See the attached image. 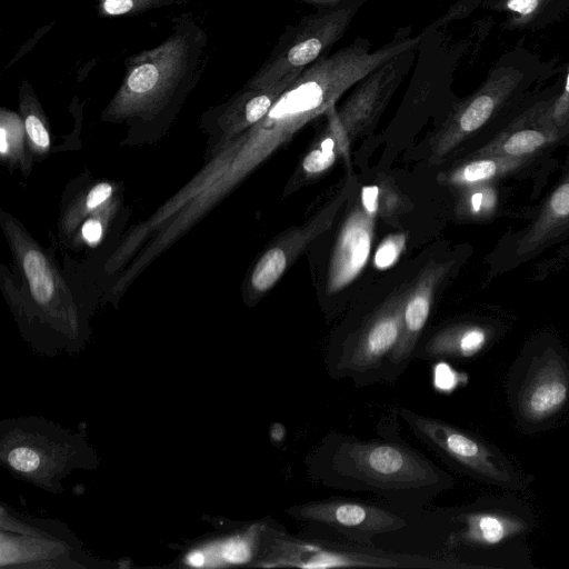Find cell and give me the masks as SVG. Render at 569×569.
Returning <instances> with one entry per match:
<instances>
[{"instance_id": "cell-2", "label": "cell", "mask_w": 569, "mask_h": 569, "mask_svg": "<svg viewBox=\"0 0 569 569\" xmlns=\"http://www.w3.org/2000/svg\"><path fill=\"white\" fill-rule=\"evenodd\" d=\"M262 568L328 569L367 568H439L450 565L419 556L388 552L352 542L336 543L301 539L276 525L266 522L259 555L253 562Z\"/></svg>"}, {"instance_id": "cell-1", "label": "cell", "mask_w": 569, "mask_h": 569, "mask_svg": "<svg viewBox=\"0 0 569 569\" xmlns=\"http://www.w3.org/2000/svg\"><path fill=\"white\" fill-rule=\"evenodd\" d=\"M308 477L325 487L375 493L397 508H422L453 479L407 443L326 436L306 457Z\"/></svg>"}, {"instance_id": "cell-12", "label": "cell", "mask_w": 569, "mask_h": 569, "mask_svg": "<svg viewBox=\"0 0 569 569\" xmlns=\"http://www.w3.org/2000/svg\"><path fill=\"white\" fill-rule=\"evenodd\" d=\"M569 229V170L516 242V253L528 256Z\"/></svg>"}, {"instance_id": "cell-24", "label": "cell", "mask_w": 569, "mask_h": 569, "mask_svg": "<svg viewBox=\"0 0 569 569\" xmlns=\"http://www.w3.org/2000/svg\"><path fill=\"white\" fill-rule=\"evenodd\" d=\"M101 233V224L97 220H88L82 226V236L90 243L98 242Z\"/></svg>"}, {"instance_id": "cell-11", "label": "cell", "mask_w": 569, "mask_h": 569, "mask_svg": "<svg viewBox=\"0 0 569 569\" xmlns=\"http://www.w3.org/2000/svg\"><path fill=\"white\" fill-rule=\"evenodd\" d=\"M371 246V222L355 213L346 223L335 251L329 289L337 290L352 281L365 267Z\"/></svg>"}, {"instance_id": "cell-3", "label": "cell", "mask_w": 569, "mask_h": 569, "mask_svg": "<svg viewBox=\"0 0 569 569\" xmlns=\"http://www.w3.org/2000/svg\"><path fill=\"white\" fill-rule=\"evenodd\" d=\"M367 1L353 0L332 8H319L288 26L268 59L247 84L264 88L290 73L302 72L328 54Z\"/></svg>"}, {"instance_id": "cell-6", "label": "cell", "mask_w": 569, "mask_h": 569, "mask_svg": "<svg viewBox=\"0 0 569 569\" xmlns=\"http://www.w3.org/2000/svg\"><path fill=\"white\" fill-rule=\"evenodd\" d=\"M517 413L525 421L539 423L556 416L569 399V367L551 349L529 363L516 391Z\"/></svg>"}, {"instance_id": "cell-8", "label": "cell", "mask_w": 569, "mask_h": 569, "mask_svg": "<svg viewBox=\"0 0 569 569\" xmlns=\"http://www.w3.org/2000/svg\"><path fill=\"white\" fill-rule=\"evenodd\" d=\"M522 76L513 68L493 71L471 96L459 102L442 129L443 149L447 151L481 129L511 98Z\"/></svg>"}, {"instance_id": "cell-17", "label": "cell", "mask_w": 569, "mask_h": 569, "mask_svg": "<svg viewBox=\"0 0 569 569\" xmlns=\"http://www.w3.org/2000/svg\"><path fill=\"white\" fill-rule=\"evenodd\" d=\"M335 137L321 141L318 149L312 150L303 160V169L308 173H319L328 169L335 161Z\"/></svg>"}, {"instance_id": "cell-16", "label": "cell", "mask_w": 569, "mask_h": 569, "mask_svg": "<svg viewBox=\"0 0 569 569\" xmlns=\"http://www.w3.org/2000/svg\"><path fill=\"white\" fill-rule=\"evenodd\" d=\"M287 266V257L279 247L267 251L256 266L251 282L254 289L264 291L280 278Z\"/></svg>"}, {"instance_id": "cell-26", "label": "cell", "mask_w": 569, "mask_h": 569, "mask_svg": "<svg viewBox=\"0 0 569 569\" xmlns=\"http://www.w3.org/2000/svg\"><path fill=\"white\" fill-rule=\"evenodd\" d=\"M306 4L319 8H332L353 0H297Z\"/></svg>"}, {"instance_id": "cell-23", "label": "cell", "mask_w": 569, "mask_h": 569, "mask_svg": "<svg viewBox=\"0 0 569 569\" xmlns=\"http://www.w3.org/2000/svg\"><path fill=\"white\" fill-rule=\"evenodd\" d=\"M111 194V186L108 183H99L96 186L87 198V206L89 209H93L109 198Z\"/></svg>"}, {"instance_id": "cell-14", "label": "cell", "mask_w": 569, "mask_h": 569, "mask_svg": "<svg viewBox=\"0 0 569 569\" xmlns=\"http://www.w3.org/2000/svg\"><path fill=\"white\" fill-rule=\"evenodd\" d=\"M529 160L526 157L477 156L455 173V179L468 183L485 182L515 172Z\"/></svg>"}, {"instance_id": "cell-9", "label": "cell", "mask_w": 569, "mask_h": 569, "mask_svg": "<svg viewBox=\"0 0 569 569\" xmlns=\"http://www.w3.org/2000/svg\"><path fill=\"white\" fill-rule=\"evenodd\" d=\"M550 104H538L519 116L477 156L530 158L560 138V128L549 120Z\"/></svg>"}, {"instance_id": "cell-21", "label": "cell", "mask_w": 569, "mask_h": 569, "mask_svg": "<svg viewBox=\"0 0 569 569\" xmlns=\"http://www.w3.org/2000/svg\"><path fill=\"white\" fill-rule=\"evenodd\" d=\"M546 0H503L506 10L517 14L521 20H528L542 8Z\"/></svg>"}, {"instance_id": "cell-7", "label": "cell", "mask_w": 569, "mask_h": 569, "mask_svg": "<svg viewBox=\"0 0 569 569\" xmlns=\"http://www.w3.org/2000/svg\"><path fill=\"white\" fill-rule=\"evenodd\" d=\"M419 46L393 56L356 83L338 113L347 130H359L380 114L413 66Z\"/></svg>"}, {"instance_id": "cell-13", "label": "cell", "mask_w": 569, "mask_h": 569, "mask_svg": "<svg viewBox=\"0 0 569 569\" xmlns=\"http://www.w3.org/2000/svg\"><path fill=\"white\" fill-rule=\"evenodd\" d=\"M487 331L479 326H458L438 332L423 349L425 357L469 358L486 345Z\"/></svg>"}, {"instance_id": "cell-20", "label": "cell", "mask_w": 569, "mask_h": 569, "mask_svg": "<svg viewBox=\"0 0 569 569\" xmlns=\"http://www.w3.org/2000/svg\"><path fill=\"white\" fill-rule=\"evenodd\" d=\"M569 118V70L566 78V84L558 99H553L549 108L550 121L561 128Z\"/></svg>"}, {"instance_id": "cell-19", "label": "cell", "mask_w": 569, "mask_h": 569, "mask_svg": "<svg viewBox=\"0 0 569 569\" xmlns=\"http://www.w3.org/2000/svg\"><path fill=\"white\" fill-rule=\"evenodd\" d=\"M402 248V240L398 237L386 239L377 249L375 264L379 269L391 267L398 259Z\"/></svg>"}, {"instance_id": "cell-15", "label": "cell", "mask_w": 569, "mask_h": 569, "mask_svg": "<svg viewBox=\"0 0 569 569\" xmlns=\"http://www.w3.org/2000/svg\"><path fill=\"white\" fill-rule=\"evenodd\" d=\"M23 269L33 298L40 303L48 302L53 293V281L47 270L44 257L36 250H30L24 256Z\"/></svg>"}, {"instance_id": "cell-22", "label": "cell", "mask_w": 569, "mask_h": 569, "mask_svg": "<svg viewBox=\"0 0 569 569\" xmlns=\"http://www.w3.org/2000/svg\"><path fill=\"white\" fill-rule=\"evenodd\" d=\"M24 127L28 136L34 144L43 149L49 147V133L41 120L36 114L27 116L24 120Z\"/></svg>"}, {"instance_id": "cell-4", "label": "cell", "mask_w": 569, "mask_h": 569, "mask_svg": "<svg viewBox=\"0 0 569 569\" xmlns=\"http://www.w3.org/2000/svg\"><path fill=\"white\" fill-rule=\"evenodd\" d=\"M399 415L419 440L472 477L505 488L521 487L508 461L477 437L407 408H401Z\"/></svg>"}, {"instance_id": "cell-25", "label": "cell", "mask_w": 569, "mask_h": 569, "mask_svg": "<svg viewBox=\"0 0 569 569\" xmlns=\"http://www.w3.org/2000/svg\"><path fill=\"white\" fill-rule=\"evenodd\" d=\"M379 189L376 186L365 187L362 189V204L368 213H373L377 210Z\"/></svg>"}, {"instance_id": "cell-28", "label": "cell", "mask_w": 569, "mask_h": 569, "mask_svg": "<svg viewBox=\"0 0 569 569\" xmlns=\"http://www.w3.org/2000/svg\"><path fill=\"white\" fill-rule=\"evenodd\" d=\"M482 194L481 193H475L473 197H472V206H473V209L475 210H478L480 209V204L482 202Z\"/></svg>"}, {"instance_id": "cell-18", "label": "cell", "mask_w": 569, "mask_h": 569, "mask_svg": "<svg viewBox=\"0 0 569 569\" xmlns=\"http://www.w3.org/2000/svg\"><path fill=\"white\" fill-rule=\"evenodd\" d=\"M161 0H100L101 9L109 16H121L159 6Z\"/></svg>"}, {"instance_id": "cell-27", "label": "cell", "mask_w": 569, "mask_h": 569, "mask_svg": "<svg viewBox=\"0 0 569 569\" xmlns=\"http://www.w3.org/2000/svg\"><path fill=\"white\" fill-rule=\"evenodd\" d=\"M8 150L7 131L3 126L0 128V151L4 154Z\"/></svg>"}, {"instance_id": "cell-10", "label": "cell", "mask_w": 569, "mask_h": 569, "mask_svg": "<svg viewBox=\"0 0 569 569\" xmlns=\"http://www.w3.org/2000/svg\"><path fill=\"white\" fill-rule=\"evenodd\" d=\"M460 528L448 538V546L488 547L522 533L527 523L516 515L499 510H476L456 517Z\"/></svg>"}, {"instance_id": "cell-5", "label": "cell", "mask_w": 569, "mask_h": 569, "mask_svg": "<svg viewBox=\"0 0 569 569\" xmlns=\"http://www.w3.org/2000/svg\"><path fill=\"white\" fill-rule=\"evenodd\" d=\"M293 519L329 527L351 542L373 546V537L398 531L407 521L398 513L370 502L330 498L290 506Z\"/></svg>"}]
</instances>
